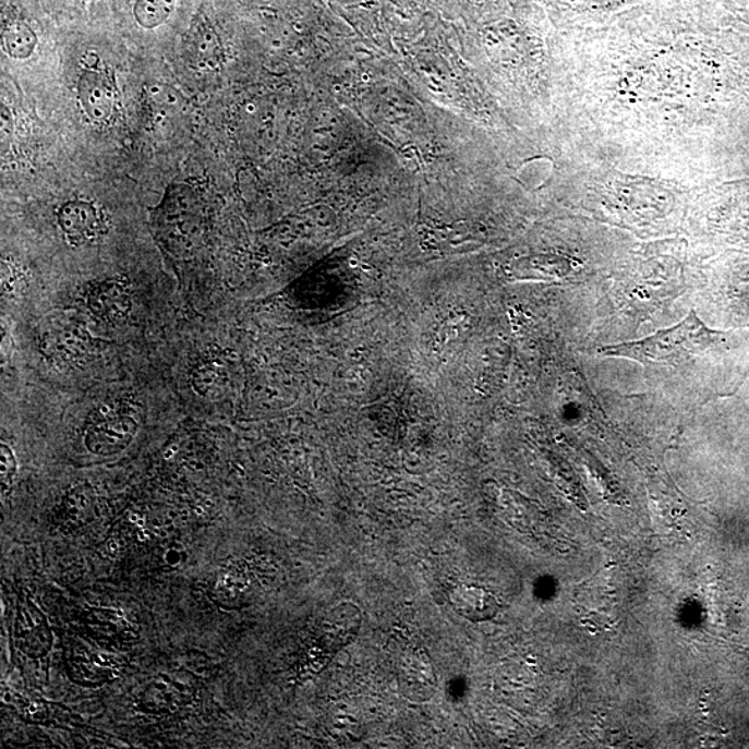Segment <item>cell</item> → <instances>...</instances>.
<instances>
[{
  "label": "cell",
  "instance_id": "1",
  "mask_svg": "<svg viewBox=\"0 0 749 749\" xmlns=\"http://www.w3.org/2000/svg\"><path fill=\"white\" fill-rule=\"evenodd\" d=\"M599 353L636 361L654 389L686 407L733 394L746 375L741 340L706 328L694 311L650 338L606 346Z\"/></svg>",
  "mask_w": 749,
  "mask_h": 749
},
{
  "label": "cell",
  "instance_id": "2",
  "mask_svg": "<svg viewBox=\"0 0 749 749\" xmlns=\"http://www.w3.org/2000/svg\"><path fill=\"white\" fill-rule=\"evenodd\" d=\"M137 432V421L129 409L105 406L96 410L86 426L85 447L96 456H114L131 445Z\"/></svg>",
  "mask_w": 749,
  "mask_h": 749
},
{
  "label": "cell",
  "instance_id": "3",
  "mask_svg": "<svg viewBox=\"0 0 749 749\" xmlns=\"http://www.w3.org/2000/svg\"><path fill=\"white\" fill-rule=\"evenodd\" d=\"M78 98L92 121L107 124L114 119L119 105L114 74L99 63L86 65L78 80Z\"/></svg>",
  "mask_w": 749,
  "mask_h": 749
},
{
  "label": "cell",
  "instance_id": "4",
  "mask_svg": "<svg viewBox=\"0 0 749 749\" xmlns=\"http://www.w3.org/2000/svg\"><path fill=\"white\" fill-rule=\"evenodd\" d=\"M58 222L65 241L71 246H88L106 235L104 214L94 203L70 201L60 207Z\"/></svg>",
  "mask_w": 749,
  "mask_h": 749
},
{
  "label": "cell",
  "instance_id": "5",
  "mask_svg": "<svg viewBox=\"0 0 749 749\" xmlns=\"http://www.w3.org/2000/svg\"><path fill=\"white\" fill-rule=\"evenodd\" d=\"M397 685L411 702H426L435 696L437 677L431 655L424 649H411L401 655L397 666Z\"/></svg>",
  "mask_w": 749,
  "mask_h": 749
},
{
  "label": "cell",
  "instance_id": "6",
  "mask_svg": "<svg viewBox=\"0 0 749 749\" xmlns=\"http://www.w3.org/2000/svg\"><path fill=\"white\" fill-rule=\"evenodd\" d=\"M14 639L19 650L31 659H40L52 649L53 636L48 619L29 599L23 601L15 616Z\"/></svg>",
  "mask_w": 749,
  "mask_h": 749
},
{
  "label": "cell",
  "instance_id": "7",
  "mask_svg": "<svg viewBox=\"0 0 749 749\" xmlns=\"http://www.w3.org/2000/svg\"><path fill=\"white\" fill-rule=\"evenodd\" d=\"M193 692L181 677L160 675L153 680L141 698L142 710L165 715L185 706Z\"/></svg>",
  "mask_w": 749,
  "mask_h": 749
},
{
  "label": "cell",
  "instance_id": "8",
  "mask_svg": "<svg viewBox=\"0 0 749 749\" xmlns=\"http://www.w3.org/2000/svg\"><path fill=\"white\" fill-rule=\"evenodd\" d=\"M451 608L471 621H486L496 618L499 601L491 590L473 583L457 584L448 594Z\"/></svg>",
  "mask_w": 749,
  "mask_h": 749
},
{
  "label": "cell",
  "instance_id": "9",
  "mask_svg": "<svg viewBox=\"0 0 749 749\" xmlns=\"http://www.w3.org/2000/svg\"><path fill=\"white\" fill-rule=\"evenodd\" d=\"M2 45L4 52L15 60L31 58L38 46L37 31L13 4L3 8Z\"/></svg>",
  "mask_w": 749,
  "mask_h": 749
},
{
  "label": "cell",
  "instance_id": "10",
  "mask_svg": "<svg viewBox=\"0 0 749 749\" xmlns=\"http://www.w3.org/2000/svg\"><path fill=\"white\" fill-rule=\"evenodd\" d=\"M363 625L360 609L350 603L340 604L323 625L321 643L326 652H338L349 645L359 635Z\"/></svg>",
  "mask_w": 749,
  "mask_h": 749
},
{
  "label": "cell",
  "instance_id": "11",
  "mask_svg": "<svg viewBox=\"0 0 749 749\" xmlns=\"http://www.w3.org/2000/svg\"><path fill=\"white\" fill-rule=\"evenodd\" d=\"M186 45L193 60L216 64L218 61V35L205 13L193 14Z\"/></svg>",
  "mask_w": 749,
  "mask_h": 749
},
{
  "label": "cell",
  "instance_id": "12",
  "mask_svg": "<svg viewBox=\"0 0 749 749\" xmlns=\"http://www.w3.org/2000/svg\"><path fill=\"white\" fill-rule=\"evenodd\" d=\"M90 305L94 313L101 318L120 317L130 309L129 288L119 280L99 285L90 294Z\"/></svg>",
  "mask_w": 749,
  "mask_h": 749
},
{
  "label": "cell",
  "instance_id": "13",
  "mask_svg": "<svg viewBox=\"0 0 749 749\" xmlns=\"http://www.w3.org/2000/svg\"><path fill=\"white\" fill-rule=\"evenodd\" d=\"M224 382H226V370H224L222 363L218 360L202 361L193 370V389L203 397L218 396V389L222 387Z\"/></svg>",
  "mask_w": 749,
  "mask_h": 749
},
{
  "label": "cell",
  "instance_id": "14",
  "mask_svg": "<svg viewBox=\"0 0 749 749\" xmlns=\"http://www.w3.org/2000/svg\"><path fill=\"white\" fill-rule=\"evenodd\" d=\"M0 482H2V493H9L13 486L15 473H17V461L13 455L12 448L2 443L0 448Z\"/></svg>",
  "mask_w": 749,
  "mask_h": 749
},
{
  "label": "cell",
  "instance_id": "15",
  "mask_svg": "<svg viewBox=\"0 0 749 749\" xmlns=\"http://www.w3.org/2000/svg\"><path fill=\"white\" fill-rule=\"evenodd\" d=\"M216 589L226 597L237 599L238 595H241L246 590V580L237 570H231V572L220 576Z\"/></svg>",
  "mask_w": 749,
  "mask_h": 749
}]
</instances>
